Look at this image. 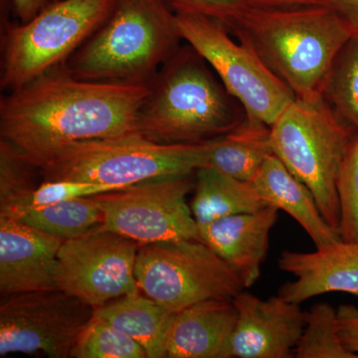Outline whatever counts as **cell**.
Masks as SVG:
<instances>
[{
    "label": "cell",
    "mask_w": 358,
    "mask_h": 358,
    "mask_svg": "<svg viewBox=\"0 0 358 358\" xmlns=\"http://www.w3.org/2000/svg\"><path fill=\"white\" fill-rule=\"evenodd\" d=\"M150 85L85 81L65 63L0 100V138L41 169L77 141L136 133Z\"/></svg>",
    "instance_id": "cell-1"
},
{
    "label": "cell",
    "mask_w": 358,
    "mask_h": 358,
    "mask_svg": "<svg viewBox=\"0 0 358 358\" xmlns=\"http://www.w3.org/2000/svg\"><path fill=\"white\" fill-rule=\"evenodd\" d=\"M243 42L299 100L322 98L334 59L352 37L345 21L329 7L287 9L249 7L225 26Z\"/></svg>",
    "instance_id": "cell-2"
},
{
    "label": "cell",
    "mask_w": 358,
    "mask_h": 358,
    "mask_svg": "<svg viewBox=\"0 0 358 358\" xmlns=\"http://www.w3.org/2000/svg\"><path fill=\"white\" fill-rule=\"evenodd\" d=\"M246 112L189 44L181 45L150 83L138 131L164 145L197 143L233 131Z\"/></svg>",
    "instance_id": "cell-3"
},
{
    "label": "cell",
    "mask_w": 358,
    "mask_h": 358,
    "mask_svg": "<svg viewBox=\"0 0 358 358\" xmlns=\"http://www.w3.org/2000/svg\"><path fill=\"white\" fill-rule=\"evenodd\" d=\"M181 41L167 0H117L65 65L85 81L150 85Z\"/></svg>",
    "instance_id": "cell-4"
},
{
    "label": "cell",
    "mask_w": 358,
    "mask_h": 358,
    "mask_svg": "<svg viewBox=\"0 0 358 358\" xmlns=\"http://www.w3.org/2000/svg\"><path fill=\"white\" fill-rule=\"evenodd\" d=\"M355 134L322 98L294 99L271 127L274 155L310 190L338 234L339 169Z\"/></svg>",
    "instance_id": "cell-5"
},
{
    "label": "cell",
    "mask_w": 358,
    "mask_h": 358,
    "mask_svg": "<svg viewBox=\"0 0 358 358\" xmlns=\"http://www.w3.org/2000/svg\"><path fill=\"white\" fill-rule=\"evenodd\" d=\"M200 166V143L164 145L136 131L71 143L40 171L44 181H83L122 189L148 179L192 174Z\"/></svg>",
    "instance_id": "cell-6"
},
{
    "label": "cell",
    "mask_w": 358,
    "mask_h": 358,
    "mask_svg": "<svg viewBox=\"0 0 358 358\" xmlns=\"http://www.w3.org/2000/svg\"><path fill=\"white\" fill-rule=\"evenodd\" d=\"M117 0H58L1 39L0 86L14 91L63 64L110 17Z\"/></svg>",
    "instance_id": "cell-7"
},
{
    "label": "cell",
    "mask_w": 358,
    "mask_h": 358,
    "mask_svg": "<svg viewBox=\"0 0 358 358\" xmlns=\"http://www.w3.org/2000/svg\"><path fill=\"white\" fill-rule=\"evenodd\" d=\"M169 1V0H167ZM181 38L208 63L247 117L272 127L296 96L243 42L220 21L183 4L169 2Z\"/></svg>",
    "instance_id": "cell-8"
},
{
    "label": "cell",
    "mask_w": 358,
    "mask_h": 358,
    "mask_svg": "<svg viewBox=\"0 0 358 358\" xmlns=\"http://www.w3.org/2000/svg\"><path fill=\"white\" fill-rule=\"evenodd\" d=\"M136 278L141 293L173 313L200 301H232L246 289L236 273L201 240L140 245Z\"/></svg>",
    "instance_id": "cell-9"
},
{
    "label": "cell",
    "mask_w": 358,
    "mask_h": 358,
    "mask_svg": "<svg viewBox=\"0 0 358 358\" xmlns=\"http://www.w3.org/2000/svg\"><path fill=\"white\" fill-rule=\"evenodd\" d=\"M194 173L148 179L92 196L102 212L101 229L140 245L200 240L186 200L194 187Z\"/></svg>",
    "instance_id": "cell-10"
},
{
    "label": "cell",
    "mask_w": 358,
    "mask_h": 358,
    "mask_svg": "<svg viewBox=\"0 0 358 358\" xmlns=\"http://www.w3.org/2000/svg\"><path fill=\"white\" fill-rule=\"evenodd\" d=\"M94 315L95 308L58 288L6 296L0 305V357H70Z\"/></svg>",
    "instance_id": "cell-11"
},
{
    "label": "cell",
    "mask_w": 358,
    "mask_h": 358,
    "mask_svg": "<svg viewBox=\"0 0 358 358\" xmlns=\"http://www.w3.org/2000/svg\"><path fill=\"white\" fill-rule=\"evenodd\" d=\"M138 247L134 240L101 229L100 225L66 240L59 250L56 286L94 308L136 293Z\"/></svg>",
    "instance_id": "cell-12"
},
{
    "label": "cell",
    "mask_w": 358,
    "mask_h": 358,
    "mask_svg": "<svg viewBox=\"0 0 358 358\" xmlns=\"http://www.w3.org/2000/svg\"><path fill=\"white\" fill-rule=\"evenodd\" d=\"M233 303L237 322L222 358L293 357L305 327L300 305L278 294L263 300L245 289Z\"/></svg>",
    "instance_id": "cell-13"
},
{
    "label": "cell",
    "mask_w": 358,
    "mask_h": 358,
    "mask_svg": "<svg viewBox=\"0 0 358 358\" xmlns=\"http://www.w3.org/2000/svg\"><path fill=\"white\" fill-rule=\"evenodd\" d=\"M63 240L15 218L0 216V292L9 294L57 288L55 268Z\"/></svg>",
    "instance_id": "cell-14"
},
{
    "label": "cell",
    "mask_w": 358,
    "mask_h": 358,
    "mask_svg": "<svg viewBox=\"0 0 358 358\" xmlns=\"http://www.w3.org/2000/svg\"><path fill=\"white\" fill-rule=\"evenodd\" d=\"M278 266L294 280L278 296L301 305L313 296L346 293L358 296V245L339 240L315 252H282Z\"/></svg>",
    "instance_id": "cell-15"
},
{
    "label": "cell",
    "mask_w": 358,
    "mask_h": 358,
    "mask_svg": "<svg viewBox=\"0 0 358 358\" xmlns=\"http://www.w3.org/2000/svg\"><path fill=\"white\" fill-rule=\"evenodd\" d=\"M278 217L279 209L267 205L251 213L217 219L199 226L200 240L236 273L245 289H248L260 278L271 231Z\"/></svg>",
    "instance_id": "cell-16"
},
{
    "label": "cell",
    "mask_w": 358,
    "mask_h": 358,
    "mask_svg": "<svg viewBox=\"0 0 358 358\" xmlns=\"http://www.w3.org/2000/svg\"><path fill=\"white\" fill-rule=\"evenodd\" d=\"M236 322L233 300L200 301L174 313L167 329L166 357L222 358Z\"/></svg>",
    "instance_id": "cell-17"
},
{
    "label": "cell",
    "mask_w": 358,
    "mask_h": 358,
    "mask_svg": "<svg viewBox=\"0 0 358 358\" xmlns=\"http://www.w3.org/2000/svg\"><path fill=\"white\" fill-rule=\"evenodd\" d=\"M252 183L266 203L286 212L300 224L315 248L341 240L324 219L310 190L277 155L266 159Z\"/></svg>",
    "instance_id": "cell-18"
},
{
    "label": "cell",
    "mask_w": 358,
    "mask_h": 358,
    "mask_svg": "<svg viewBox=\"0 0 358 358\" xmlns=\"http://www.w3.org/2000/svg\"><path fill=\"white\" fill-rule=\"evenodd\" d=\"M200 147V169H213L247 182L253 181L266 159L274 155L271 127L247 115L237 128L202 141Z\"/></svg>",
    "instance_id": "cell-19"
},
{
    "label": "cell",
    "mask_w": 358,
    "mask_h": 358,
    "mask_svg": "<svg viewBox=\"0 0 358 358\" xmlns=\"http://www.w3.org/2000/svg\"><path fill=\"white\" fill-rule=\"evenodd\" d=\"M173 315L141 291L95 308L96 317L110 322L140 343L148 358L166 357L167 329Z\"/></svg>",
    "instance_id": "cell-20"
},
{
    "label": "cell",
    "mask_w": 358,
    "mask_h": 358,
    "mask_svg": "<svg viewBox=\"0 0 358 358\" xmlns=\"http://www.w3.org/2000/svg\"><path fill=\"white\" fill-rule=\"evenodd\" d=\"M194 178L190 209L199 227L227 216L258 211L268 205L252 182L208 167L197 169Z\"/></svg>",
    "instance_id": "cell-21"
},
{
    "label": "cell",
    "mask_w": 358,
    "mask_h": 358,
    "mask_svg": "<svg viewBox=\"0 0 358 358\" xmlns=\"http://www.w3.org/2000/svg\"><path fill=\"white\" fill-rule=\"evenodd\" d=\"M15 219L66 241L101 225L102 212L93 197H83L46 206L28 207Z\"/></svg>",
    "instance_id": "cell-22"
},
{
    "label": "cell",
    "mask_w": 358,
    "mask_h": 358,
    "mask_svg": "<svg viewBox=\"0 0 358 358\" xmlns=\"http://www.w3.org/2000/svg\"><path fill=\"white\" fill-rule=\"evenodd\" d=\"M322 98L358 134V37L348 40L334 59Z\"/></svg>",
    "instance_id": "cell-23"
},
{
    "label": "cell",
    "mask_w": 358,
    "mask_h": 358,
    "mask_svg": "<svg viewBox=\"0 0 358 358\" xmlns=\"http://www.w3.org/2000/svg\"><path fill=\"white\" fill-rule=\"evenodd\" d=\"M293 357L358 358L343 345L339 334L338 308L319 303L305 313V327L294 348Z\"/></svg>",
    "instance_id": "cell-24"
},
{
    "label": "cell",
    "mask_w": 358,
    "mask_h": 358,
    "mask_svg": "<svg viewBox=\"0 0 358 358\" xmlns=\"http://www.w3.org/2000/svg\"><path fill=\"white\" fill-rule=\"evenodd\" d=\"M32 169H36L8 141L0 138V216L16 218L28 208L37 186Z\"/></svg>",
    "instance_id": "cell-25"
},
{
    "label": "cell",
    "mask_w": 358,
    "mask_h": 358,
    "mask_svg": "<svg viewBox=\"0 0 358 358\" xmlns=\"http://www.w3.org/2000/svg\"><path fill=\"white\" fill-rule=\"evenodd\" d=\"M75 358H147L145 348L128 334L94 315L71 350Z\"/></svg>",
    "instance_id": "cell-26"
},
{
    "label": "cell",
    "mask_w": 358,
    "mask_h": 358,
    "mask_svg": "<svg viewBox=\"0 0 358 358\" xmlns=\"http://www.w3.org/2000/svg\"><path fill=\"white\" fill-rule=\"evenodd\" d=\"M339 235L343 241L358 245V134H353L338 179Z\"/></svg>",
    "instance_id": "cell-27"
},
{
    "label": "cell",
    "mask_w": 358,
    "mask_h": 358,
    "mask_svg": "<svg viewBox=\"0 0 358 358\" xmlns=\"http://www.w3.org/2000/svg\"><path fill=\"white\" fill-rule=\"evenodd\" d=\"M114 190H119V188L83 181H43L33 192L29 207L46 206L68 200L95 196Z\"/></svg>",
    "instance_id": "cell-28"
},
{
    "label": "cell",
    "mask_w": 358,
    "mask_h": 358,
    "mask_svg": "<svg viewBox=\"0 0 358 358\" xmlns=\"http://www.w3.org/2000/svg\"><path fill=\"white\" fill-rule=\"evenodd\" d=\"M183 4L227 26L249 8L246 0H169Z\"/></svg>",
    "instance_id": "cell-29"
},
{
    "label": "cell",
    "mask_w": 358,
    "mask_h": 358,
    "mask_svg": "<svg viewBox=\"0 0 358 358\" xmlns=\"http://www.w3.org/2000/svg\"><path fill=\"white\" fill-rule=\"evenodd\" d=\"M338 329L343 345L358 355V307L350 303L338 308Z\"/></svg>",
    "instance_id": "cell-30"
},
{
    "label": "cell",
    "mask_w": 358,
    "mask_h": 358,
    "mask_svg": "<svg viewBox=\"0 0 358 358\" xmlns=\"http://www.w3.org/2000/svg\"><path fill=\"white\" fill-rule=\"evenodd\" d=\"M320 4L338 14L350 28L352 37H358V0H322Z\"/></svg>",
    "instance_id": "cell-31"
},
{
    "label": "cell",
    "mask_w": 358,
    "mask_h": 358,
    "mask_svg": "<svg viewBox=\"0 0 358 358\" xmlns=\"http://www.w3.org/2000/svg\"><path fill=\"white\" fill-rule=\"evenodd\" d=\"M58 0H13L14 11L21 23L28 22L49 4Z\"/></svg>",
    "instance_id": "cell-32"
},
{
    "label": "cell",
    "mask_w": 358,
    "mask_h": 358,
    "mask_svg": "<svg viewBox=\"0 0 358 358\" xmlns=\"http://www.w3.org/2000/svg\"><path fill=\"white\" fill-rule=\"evenodd\" d=\"M249 7L258 9H287L317 6L322 0H246Z\"/></svg>",
    "instance_id": "cell-33"
}]
</instances>
